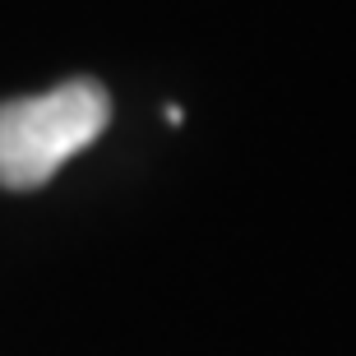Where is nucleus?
Instances as JSON below:
<instances>
[{
	"instance_id": "1",
	"label": "nucleus",
	"mask_w": 356,
	"mask_h": 356,
	"mask_svg": "<svg viewBox=\"0 0 356 356\" xmlns=\"http://www.w3.org/2000/svg\"><path fill=\"white\" fill-rule=\"evenodd\" d=\"M106 125H111V97L92 79H70L42 97L0 102V185L5 190L47 185Z\"/></svg>"
}]
</instances>
